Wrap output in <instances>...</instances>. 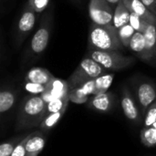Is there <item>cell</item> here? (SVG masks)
<instances>
[{
    "mask_svg": "<svg viewBox=\"0 0 156 156\" xmlns=\"http://www.w3.org/2000/svg\"><path fill=\"white\" fill-rule=\"evenodd\" d=\"M53 23L54 15L53 7L51 6L48 7L42 15L39 27L25 49L24 56L22 58L23 65L36 61V59H37V58L46 50L51 37Z\"/></svg>",
    "mask_w": 156,
    "mask_h": 156,
    "instance_id": "cell-1",
    "label": "cell"
},
{
    "mask_svg": "<svg viewBox=\"0 0 156 156\" xmlns=\"http://www.w3.org/2000/svg\"><path fill=\"white\" fill-rule=\"evenodd\" d=\"M47 103L40 95L26 96L18 109L16 118V131L31 129L40 126L46 117Z\"/></svg>",
    "mask_w": 156,
    "mask_h": 156,
    "instance_id": "cell-2",
    "label": "cell"
},
{
    "mask_svg": "<svg viewBox=\"0 0 156 156\" xmlns=\"http://www.w3.org/2000/svg\"><path fill=\"white\" fill-rule=\"evenodd\" d=\"M89 48L101 49V50H122V46L118 29L113 25H96L92 23L90 27L88 37Z\"/></svg>",
    "mask_w": 156,
    "mask_h": 156,
    "instance_id": "cell-3",
    "label": "cell"
},
{
    "mask_svg": "<svg viewBox=\"0 0 156 156\" xmlns=\"http://www.w3.org/2000/svg\"><path fill=\"white\" fill-rule=\"evenodd\" d=\"M88 57L100 63L107 70H121L130 68L135 63L133 57L123 56L115 50H101L89 48Z\"/></svg>",
    "mask_w": 156,
    "mask_h": 156,
    "instance_id": "cell-4",
    "label": "cell"
},
{
    "mask_svg": "<svg viewBox=\"0 0 156 156\" xmlns=\"http://www.w3.org/2000/svg\"><path fill=\"white\" fill-rule=\"evenodd\" d=\"M107 73V69H104L100 63L93 60L90 57H85L73 73L67 80L69 90L81 85L89 80H95L96 78Z\"/></svg>",
    "mask_w": 156,
    "mask_h": 156,
    "instance_id": "cell-5",
    "label": "cell"
},
{
    "mask_svg": "<svg viewBox=\"0 0 156 156\" xmlns=\"http://www.w3.org/2000/svg\"><path fill=\"white\" fill-rule=\"evenodd\" d=\"M38 13L35 12L27 3L25 5L20 16L18 17L12 36V44L15 50H17L34 29Z\"/></svg>",
    "mask_w": 156,
    "mask_h": 156,
    "instance_id": "cell-6",
    "label": "cell"
},
{
    "mask_svg": "<svg viewBox=\"0 0 156 156\" xmlns=\"http://www.w3.org/2000/svg\"><path fill=\"white\" fill-rule=\"evenodd\" d=\"M114 9L107 0H90L89 16L92 23L105 26L113 25Z\"/></svg>",
    "mask_w": 156,
    "mask_h": 156,
    "instance_id": "cell-7",
    "label": "cell"
},
{
    "mask_svg": "<svg viewBox=\"0 0 156 156\" xmlns=\"http://www.w3.org/2000/svg\"><path fill=\"white\" fill-rule=\"evenodd\" d=\"M135 95L141 114L144 118L148 108L156 101V87L151 81H140L135 87Z\"/></svg>",
    "mask_w": 156,
    "mask_h": 156,
    "instance_id": "cell-8",
    "label": "cell"
},
{
    "mask_svg": "<svg viewBox=\"0 0 156 156\" xmlns=\"http://www.w3.org/2000/svg\"><path fill=\"white\" fill-rule=\"evenodd\" d=\"M121 105L125 117L130 122L136 125H139L142 122L143 116L141 114L140 109L138 108L133 94L126 86L122 87V89Z\"/></svg>",
    "mask_w": 156,
    "mask_h": 156,
    "instance_id": "cell-9",
    "label": "cell"
},
{
    "mask_svg": "<svg viewBox=\"0 0 156 156\" xmlns=\"http://www.w3.org/2000/svg\"><path fill=\"white\" fill-rule=\"evenodd\" d=\"M69 86L68 81L54 77L47 85V90L40 96L46 103H48L56 99L69 98Z\"/></svg>",
    "mask_w": 156,
    "mask_h": 156,
    "instance_id": "cell-10",
    "label": "cell"
},
{
    "mask_svg": "<svg viewBox=\"0 0 156 156\" xmlns=\"http://www.w3.org/2000/svg\"><path fill=\"white\" fill-rule=\"evenodd\" d=\"M115 95L109 91L94 95L89 101V108L99 112H110L115 105Z\"/></svg>",
    "mask_w": 156,
    "mask_h": 156,
    "instance_id": "cell-11",
    "label": "cell"
},
{
    "mask_svg": "<svg viewBox=\"0 0 156 156\" xmlns=\"http://www.w3.org/2000/svg\"><path fill=\"white\" fill-rule=\"evenodd\" d=\"M94 80L82 83L81 85L70 89L69 92V101L76 104H82L89 101L90 95H94Z\"/></svg>",
    "mask_w": 156,
    "mask_h": 156,
    "instance_id": "cell-12",
    "label": "cell"
},
{
    "mask_svg": "<svg viewBox=\"0 0 156 156\" xmlns=\"http://www.w3.org/2000/svg\"><path fill=\"white\" fill-rule=\"evenodd\" d=\"M46 141V132L40 130L32 133L26 144V156H38L45 147Z\"/></svg>",
    "mask_w": 156,
    "mask_h": 156,
    "instance_id": "cell-13",
    "label": "cell"
},
{
    "mask_svg": "<svg viewBox=\"0 0 156 156\" xmlns=\"http://www.w3.org/2000/svg\"><path fill=\"white\" fill-rule=\"evenodd\" d=\"M131 13L141 16L146 22L156 26V15L150 11L141 0H122Z\"/></svg>",
    "mask_w": 156,
    "mask_h": 156,
    "instance_id": "cell-14",
    "label": "cell"
},
{
    "mask_svg": "<svg viewBox=\"0 0 156 156\" xmlns=\"http://www.w3.org/2000/svg\"><path fill=\"white\" fill-rule=\"evenodd\" d=\"M54 76L49 72L47 69L40 68V67H34L31 68L25 76V81L34 82L41 85H48Z\"/></svg>",
    "mask_w": 156,
    "mask_h": 156,
    "instance_id": "cell-15",
    "label": "cell"
},
{
    "mask_svg": "<svg viewBox=\"0 0 156 156\" xmlns=\"http://www.w3.org/2000/svg\"><path fill=\"white\" fill-rule=\"evenodd\" d=\"M146 41V55L144 61L153 60L156 57V26L148 24L144 32Z\"/></svg>",
    "mask_w": 156,
    "mask_h": 156,
    "instance_id": "cell-16",
    "label": "cell"
},
{
    "mask_svg": "<svg viewBox=\"0 0 156 156\" xmlns=\"http://www.w3.org/2000/svg\"><path fill=\"white\" fill-rule=\"evenodd\" d=\"M129 48L141 59H145L146 55V41L143 32H135L129 45Z\"/></svg>",
    "mask_w": 156,
    "mask_h": 156,
    "instance_id": "cell-17",
    "label": "cell"
},
{
    "mask_svg": "<svg viewBox=\"0 0 156 156\" xmlns=\"http://www.w3.org/2000/svg\"><path fill=\"white\" fill-rule=\"evenodd\" d=\"M130 16L131 12L126 7L124 3L121 0L119 4L114 8V14H113V26L119 29L120 27H123L126 24H129L130 21Z\"/></svg>",
    "mask_w": 156,
    "mask_h": 156,
    "instance_id": "cell-18",
    "label": "cell"
},
{
    "mask_svg": "<svg viewBox=\"0 0 156 156\" xmlns=\"http://www.w3.org/2000/svg\"><path fill=\"white\" fill-rule=\"evenodd\" d=\"M16 92L9 89L4 88L0 91V113L4 114L10 111L16 102Z\"/></svg>",
    "mask_w": 156,
    "mask_h": 156,
    "instance_id": "cell-19",
    "label": "cell"
},
{
    "mask_svg": "<svg viewBox=\"0 0 156 156\" xmlns=\"http://www.w3.org/2000/svg\"><path fill=\"white\" fill-rule=\"evenodd\" d=\"M114 79L113 73H105L94 80V95L107 92ZM93 95V96H94Z\"/></svg>",
    "mask_w": 156,
    "mask_h": 156,
    "instance_id": "cell-20",
    "label": "cell"
},
{
    "mask_svg": "<svg viewBox=\"0 0 156 156\" xmlns=\"http://www.w3.org/2000/svg\"><path fill=\"white\" fill-rule=\"evenodd\" d=\"M69 101V98H63V99H56L47 103L46 116L52 114V113H56V112H66Z\"/></svg>",
    "mask_w": 156,
    "mask_h": 156,
    "instance_id": "cell-21",
    "label": "cell"
},
{
    "mask_svg": "<svg viewBox=\"0 0 156 156\" xmlns=\"http://www.w3.org/2000/svg\"><path fill=\"white\" fill-rule=\"evenodd\" d=\"M141 141L144 145L147 147H154L156 145V122L152 126L143 128L141 131Z\"/></svg>",
    "mask_w": 156,
    "mask_h": 156,
    "instance_id": "cell-22",
    "label": "cell"
},
{
    "mask_svg": "<svg viewBox=\"0 0 156 156\" xmlns=\"http://www.w3.org/2000/svg\"><path fill=\"white\" fill-rule=\"evenodd\" d=\"M65 112H56V113H52V114L46 116L39 126L40 130L47 133L50 131L51 129H53L57 125V123L60 121V119L63 117Z\"/></svg>",
    "mask_w": 156,
    "mask_h": 156,
    "instance_id": "cell-23",
    "label": "cell"
},
{
    "mask_svg": "<svg viewBox=\"0 0 156 156\" xmlns=\"http://www.w3.org/2000/svg\"><path fill=\"white\" fill-rule=\"evenodd\" d=\"M135 32L136 31L134 30V28L130 24H126L118 29L119 38H120V40H121V42L124 48H129L130 42H131Z\"/></svg>",
    "mask_w": 156,
    "mask_h": 156,
    "instance_id": "cell-24",
    "label": "cell"
},
{
    "mask_svg": "<svg viewBox=\"0 0 156 156\" xmlns=\"http://www.w3.org/2000/svg\"><path fill=\"white\" fill-rule=\"evenodd\" d=\"M26 136H18L12 140L3 143L0 146V156H11L16 146L25 138Z\"/></svg>",
    "mask_w": 156,
    "mask_h": 156,
    "instance_id": "cell-25",
    "label": "cell"
},
{
    "mask_svg": "<svg viewBox=\"0 0 156 156\" xmlns=\"http://www.w3.org/2000/svg\"><path fill=\"white\" fill-rule=\"evenodd\" d=\"M129 24L134 28L135 31L137 32H144L146 27L148 24V22H146L144 19H143L141 16H137L136 14L134 13H131V16H130V21H129Z\"/></svg>",
    "mask_w": 156,
    "mask_h": 156,
    "instance_id": "cell-26",
    "label": "cell"
},
{
    "mask_svg": "<svg viewBox=\"0 0 156 156\" xmlns=\"http://www.w3.org/2000/svg\"><path fill=\"white\" fill-rule=\"evenodd\" d=\"M24 88L27 90V92L29 93V95H41L47 90V85L25 81Z\"/></svg>",
    "mask_w": 156,
    "mask_h": 156,
    "instance_id": "cell-27",
    "label": "cell"
},
{
    "mask_svg": "<svg viewBox=\"0 0 156 156\" xmlns=\"http://www.w3.org/2000/svg\"><path fill=\"white\" fill-rule=\"evenodd\" d=\"M156 122V101L148 108L144 119V128L152 126Z\"/></svg>",
    "mask_w": 156,
    "mask_h": 156,
    "instance_id": "cell-28",
    "label": "cell"
},
{
    "mask_svg": "<svg viewBox=\"0 0 156 156\" xmlns=\"http://www.w3.org/2000/svg\"><path fill=\"white\" fill-rule=\"evenodd\" d=\"M50 0H27V5L37 13L45 12L49 5Z\"/></svg>",
    "mask_w": 156,
    "mask_h": 156,
    "instance_id": "cell-29",
    "label": "cell"
},
{
    "mask_svg": "<svg viewBox=\"0 0 156 156\" xmlns=\"http://www.w3.org/2000/svg\"><path fill=\"white\" fill-rule=\"evenodd\" d=\"M32 134V133H29V134H27L16 146V148L14 149V151H13V153H12V154L11 156H26V144H27V140L29 139V137H30V135Z\"/></svg>",
    "mask_w": 156,
    "mask_h": 156,
    "instance_id": "cell-30",
    "label": "cell"
},
{
    "mask_svg": "<svg viewBox=\"0 0 156 156\" xmlns=\"http://www.w3.org/2000/svg\"><path fill=\"white\" fill-rule=\"evenodd\" d=\"M147 8L152 11L154 15H156V0H141Z\"/></svg>",
    "mask_w": 156,
    "mask_h": 156,
    "instance_id": "cell-31",
    "label": "cell"
},
{
    "mask_svg": "<svg viewBox=\"0 0 156 156\" xmlns=\"http://www.w3.org/2000/svg\"><path fill=\"white\" fill-rule=\"evenodd\" d=\"M107 1L112 5V7H113V9H114V8L116 7V5L119 4V2H120L121 0H107Z\"/></svg>",
    "mask_w": 156,
    "mask_h": 156,
    "instance_id": "cell-32",
    "label": "cell"
}]
</instances>
